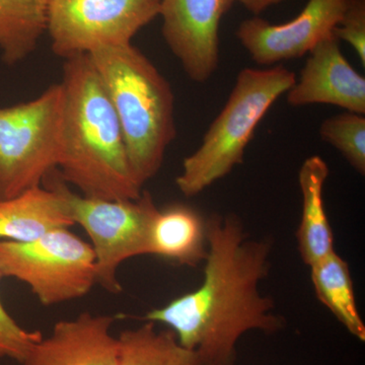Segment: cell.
<instances>
[{
  "label": "cell",
  "mask_w": 365,
  "mask_h": 365,
  "mask_svg": "<svg viewBox=\"0 0 365 365\" xmlns=\"http://www.w3.org/2000/svg\"><path fill=\"white\" fill-rule=\"evenodd\" d=\"M206 235L200 287L151 309L143 319L169 327L180 344L197 353L203 364L234 365L245 334H274L285 326L274 312L272 299L260 290L270 270L272 242L249 237L232 215L206 220Z\"/></svg>",
  "instance_id": "obj_1"
},
{
  "label": "cell",
  "mask_w": 365,
  "mask_h": 365,
  "mask_svg": "<svg viewBox=\"0 0 365 365\" xmlns=\"http://www.w3.org/2000/svg\"><path fill=\"white\" fill-rule=\"evenodd\" d=\"M59 176L81 195L129 200L143 194L132 173L121 126L88 54L63 66Z\"/></svg>",
  "instance_id": "obj_2"
},
{
  "label": "cell",
  "mask_w": 365,
  "mask_h": 365,
  "mask_svg": "<svg viewBox=\"0 0 365 365\" xmlns=\"http://www.w3.org/2000/svg\"><path fill=\"white\" fill-rule=\"evenodd\" d=\"M88 55L116 113L133 176L143 187L160 172L176 138L172 86L132 43Z\"/></svg>",
  "instance_id": "obj_3"
},
{
  "label": "cell",
  "mask_w": 365,
  "mask_h": 365,
  "mask_svg": "<svg viewBox=\"0 0 365 365\" xmlns=\"http://www.w3.org/2000/svg\"><path fill=\"white\" fill-rule=\"evenodd\" d=\"M295 81L294 72L281 66L239 72L227 104L209 127L202 143L182 162L176 179L182 195H198L244 162L245 150L257 126Z\"/></svg>",
  "instance_id": "obj_4"
},
{
  "label": "cell",
  "mask_w": 365,
  "mask_h": 365,
  "mask_svg": "<svg viewBox=\"0 0 365 365\" xmlns=\"http://www.w3.org/2000/svg\"><path fill=\"white\" fill-rule=\"evenodd\" d=\"M63 102L56 83L32 101L0 108V199L42 185L58 169Z\"/></svg>",
  "instance_id": "obj_5"
},
{
  "label": "cell",
  "mask_w": 365,
  "mask_h": 365,
  "mask_svg": "<svg viewBox=\"0 0 365 365\" xmlns=\"http://www.w3.org/2000/svg\"><path fill=\"white\" fill-rule=\"evenodd\" d=\"M44 182L58 190L74 225H81L90 237L97 284L111 294H120L118 270L121 264L148 255L151 223L158 210L150 192H143L137 199L106 200L74 193L61 177L53 173Z\"/></svg>",
  "instance_id": "obj_6"
},
{
  "label": "cell",
  "mask_w": 365,
  "mask_h": 365,
  "mask_svg": "<svg viewBox=\"0 0 365 365\" xmlns=\"http://www.w3.org/2000/svg\"><path fill=\"white\" fill-rule=\"evenodd\" d=\"M0 275L25 283L46 307L81 299L97 284L93 250L71 228L29 242L0 241Z\"/></svg>",
  "instance_id": "obj_7"
},
{
  "label": "cell",
  "mask_w": 365,
  "mask_h": 365,
  "mask_svg": "<svg viewBox=\"0 0 365 365\" xmlns=\"http://www.w3.org/2000/svg\"><path fill=\"white\" fill-rule=\"evenodd\" d=\"M160 0H50L47 30L55 55L69 59L131 44L160 14Z\"/></svg>",
  "instance_id": "obj_8"
},
{
  "label": "cell",
  "mask_w": 365,
  "mask_h": 365,
  "mask_svg": "<svg viewBox=\"0 0 365 365\" xmlns=\"http://www.w3.org/2000/svg\"><path fill=\"white\" fill-rule=\"evenodd\" d=\"M235 0H160L163 39L188 78L206 83L220 63V25Z\"/></svg>",
  "instance_id": "obj_9"
},
{
  "label": "cell",
  "mask_w": 365,
  "mask_h": 365,
  "mask_svg": "<svg viewBox=\"0 0 365 365\" xmlns=\"http://www.w3.org/2000/svg\"><path fill=\"white\" fill-rule=\"evenodd\" d=\"M348 0H309L294 20L275 25L264 19L242 21L237 37L252 59L271 66L309 54L321 41L332 35Z\"/></svg>",
  "instance_id": "obj_10"
},
{
  "label": "cell",
  "mask_w": 365,
  "mask_h": 365,
  "mask_svg": "<svg viewBox=\"0 0 365 365\" xmlns=\"http://www.w3.org/2000/svg\"><path fill=\"white\" fill-rule=\"evenodd\" d=\"M292 107L332 105L365 114V78L345 58L334 33L309 53L299 78L287 91Z\"/></svg>",
  "instance_id": "obj_11"
},
{
  "label": "cell",
  "mask_w": 365,
  "mask_h": 365,
  "mask_svg": "<svg viewBox=\"0 0 365 365\" xmlns=\"http://www.w3.org/2000/svg\"><path fill=\"white\" fill-rule=\"evenodd\" d=\"M115 318L83 313L55 324L49 337L33 346L23 365H118L120 343L111 333Z\"/></svg>",
  "instance_id": "obj_12"
},
{
  "label": "cell",
  "mask_w": 365,
  "mask_h": 365,
  "mask_svg": "<svg viewBox=\"0 0 365 365\" xmlns=\"http://www.w3.org/2000/svg\"><path fill=\"white\" fill-rule=\"evenodd\" d=\"M73 225L63 196L49 182L0 199V241L32 242Z\"/></svg>",
  "instance_id": "obj_13"
},
{
  "label": "cell",
  "mask_w": 365,
  "mask_h": 365,
  "mask_svg": "<svg viewBox=\"0 0 365 365\" xmlns=\"http://www.w3.org/2000/svg\"><path fill=\"white\" fill-rule=\"evenodd\" d=\"M206 254V220L198 211L182 204L158 209L151 223L148 255L196 268Z\"/></svg>",
  "instance_id": "obj_14"
},
{
  "label": "cell",
  "mask_w": 365,
  "mask_h": 365,
  "mask_svg": "<svg viewBox=\"0 0 365 365\" xmlns=\"http://www.w3.org/2000/svg\"><path fill=\"white\" fill-rule=\"evenodd\" d=\"M328 165L319 155L307 158L299 173L302 218L297 232L300 257L309 267L335 252L332 228L324 204Z\"/></svg>",
  "instance_id": "obj_15"
},
{
  "label": "cell",
  "mask_w": 365,
  "mask_h": 365,
  "mask_svg": "<svg viewBox=\"0 0 365 365\" xmlns=\"http://www.w3.org/2000/svg\"><path fill=\"white\" fill-rule=\"evenodd\" d=\"M309 268L312 283L319 302L348 332L365 342L364 322L357 307L347 262L335 251Z\"/></svg>",
  "instance_id": "obj_16"
},
{
  "label": "cell",
  "mask_w": 365,
  "mask_h": 365,
  "mask_svg": "<svg viewBox=\"0 0 365 365\" xmlns=\"http://www.w3.org/2000/svg\"><path fill=\"white\" fill-rule=\"evenodd\" d=\"M50 0H0V51L14 66L30 56L47 30Z\"/></svg>",
  "instance_id": "obj_17"
},
{
  "label": "cell",
  "mask_w": 365,
  "mask_h": 365,
  "mask_svg": "<svg viewBox=\"0 0 365 365\" xmlns=\"http://www.w3.org/2000/svg\"><path fill=\"white\" fill-rule=\"evenodd\" d=\"M118 365H203L197 353L182 347L172 330L153 322L120 334Z\"/></svg>",
  "instance_id": "obj_18"
},
{
  "label": "cell",
  "mask_w": 365,
  "mask_h": 365,
  "mask_svg": "<svg viewBox=\"0 0 365 365\" xmlns=\"http://www.w3.org/2000/svg\"><path fill=\"white\" fill-rule=\"evenodd\" d=\"M319 135L346 158L353 169L365 174L364 115L346 112L329 118L319 127Z\"/></svg>",
  "instance_id": "obj_19"
},
{
  "label": "cell",
  "mask_w": 365,
  "mask_h": 365,
  "mask_svg": "<svg viewBox=\"0 0 365 365\" xmlns=\"http://www.w3.org/2000/svg\"><path fill=\"white\" fill-rule=\"evenodd\" d=\"M42 338L39 331L21 328L7 313L0 299V359H11L23 364L33 346Z\"/></svg>",
  "instance_id": "obj_20"
},
{
  "label": "cell",
  "mask_w": 365,
  "mask_h": 365,
  "mask_svg": "<svg viewBox=\"0 0 365 365\" xmlns=\"http://www.w3.org/2000/svg\"><path fill=\"white\" fill-rule=\"evenodd\" d=\"M337 39L345 41L365 66V0H348L339 25L334 30Z\"/></svg>",
  "instance_id": "obj_21"
},
{
  "label": "cell",
  "mask_w": 365,
  "mask_h": 365,
  "mask_svg": "<svg viewBox=\"0 0 365 365\" xmlns=\"http://www.w3.org/2000/svg\"><path fill=\"white\" fill-rule=\"evenodd\" d=\"M235 1L240 2L245 9H248L255 16H258L268 7L275 6L283 0H235Z\"/></svg>",
  "instance_id": "obj_22"
},
{
  "label": "cell",
  "mask_w": 365,
  "mask_h": 365,
  "mask_svg": "<svg viewBox=\"0 0 365 365\" xmlns=\"http://www.w3.org/2000/svg\"><path fill=\"white\" fill-rule=\"evenodd\" d=\"M203 365H209V364H203Z\"/></svg>",
  "instance_id": "obj_23"
}]
</instances>
